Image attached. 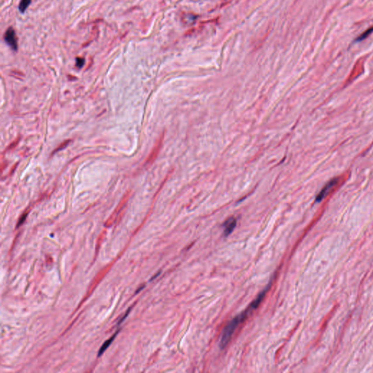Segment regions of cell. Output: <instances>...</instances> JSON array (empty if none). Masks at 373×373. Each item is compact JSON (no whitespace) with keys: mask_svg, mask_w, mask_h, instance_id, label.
Masks as SVG:
<instances>
[{"mask_svg":"<svg viewBox=\"0 0 373 373\" xmlns=\"http://www.w3.org/2000/svg\"><path fill=\"white\" fill-rule=\"evenodd\" d=\"M254 310V309L251 306H249L248 308H247L245 310L241 313L239 315H236L233 319H232L228 323V325L224 328L222 336H221L220 343H219V346H220L221 348H225L228 346V343L230 341L231 338H232L234 332H235V329H237V327L247 318L249 314Z\"/></svg>","mask_w":373,"mask_h":373,"instance_id":"6da1fadb","label":"cell"},{"mask_svg":"<svg viewBox=\"0 0 373 373\" xmlns=\"http://www.w3.org/2000/svg\"><path fill=\"white\" fill-rule=\"evenodd\" d=\"M4 41L11 48L12 50L14 51H16L18 50V42L17 38L15 36V32L13 28H9L6 32L4 33Z\"/></svg>","mask_w":373,"mask_h":373,"instance_id":"7a4b0ae2","label":"cell"},{"mask_svg":"<svg viewBox=\"0 0 373 373\" xmlns=\"http://www.w3.org/2000/svg\"><path fill=\"white\" fill-rule=\"evenodd\" d=\"M236 225L237 221L235 218L231 217L228 219L224 223V235H225V236L227 237L230 235L236 227Z\"/></svg>","mask_w":373,"mask_h":373,"instance_id":"3957f363","label":"cell"},{"mask_svg":"<svg viewBox=\"0 0 373 373\" xmlns=\"http://www.w3.org/2000/svg\"><path fill=\"white\" fill-rule=\"evenodd\" d=\"M337 182V179H332V180L330 181V182H329V183H327V185H326V186L324 187V188H323V190H321V192H320L319 194L318 195V196H317L316 201L317 202L321 201V200H322V199L324 198V197H325L326 195H327V193L329 192V190H331V189L332 188V187L336 185Z\"/></svg>","mask_w":373,"mask_h":373,"instance_id":"277c9868","label":"cell"},{"mask_svg":"<svg viewBox=\"0 0 373 373\" xmlns=\"http://www.w3.org/2000/svg\"><path fill=\"white\" fill-rule=\"evenodd\" d=\"M119 332H120V330H117V331L116 332V333H114V334H113L112 337H111L110 339H109V340H107V341L104 342V344L102 345V346L101 347V348H100L99 351H98V357H100V356H101V355H102L103 353H104V352H105V351L107 350V349L109 347H110V346L112 344V342L114 341V338H115L116 336L117 335V334L119 333Z\"/></svg>","mask_w":373,"mask_h":373,"instance_id":"5b68a950","label":"cell"},{"mask_svg":"<svg viewBox=\"0 0 373 373\" xmlns=\"http://www.w3.org/2000/svg\"><path fill=\"white\" fill-rule=\"evenodd\" d=\"M31 1H32V0H21L18 6L19 11L22 13H24L29 4H31Z\"/></svg>","mask_w":373,"mask_h":373,"instance_id":"8992f818","label":"cell"},{"mask_svg":"<svg viewBox=\"0 0 373 373\" xmlns=\"http://www.w3.org/2000/svg\"><path fill=\"white\" fill-rule=\"evenodd\" d=\"M372 32H373V27L370 28L369 29H367V30L366 32H364V33L362 34H361L360 36H359V37H358L357 39H356V41H358V42H360V41L363 40V39H365V38L369 36V35L370 34L372 33Z\"/></svg>","mask_w":373,"mask_h":373,"instance_id":"52a82bcc","label":"cell"},{"mask_svg":"<svg viewBox=\"0 0 373 373\" xmlns=\"http://www.w3.org/2000/svg\"><path fill=\"white\" fill-rule=\"evenodd\" d=\"M70 142H71V140H66V141H63V142L62 143V144H60V145L58 146V147H57L56 149H55V151L53 152V154H55V152H57L61 151V150H63V149L66 148V147H67V146H68V144H69V143H70Z\"/></svg>","mask_w":373,"mask_h":373,"instance_id":"ba28073f","label":"cell"},{"mask_svg":"<svg viewBox=\"0 0 373 373\" xmlns=\"http://www.w3.org/2000/svg\"><path fill=\"white\" fill-rule=\"evenodd\" d=\"M85 64V59L82 58H76V66L79 69L82 68Z\"/></svg>","mask_w":373,"mask_h":373,"instance_id":"9c48e42d","label":"cell"},{"mask_svg":"<svg viewBox=\"0 0 373 373\" xmlns=\"http://www.w3.org/2000/svg\"><path fill=\"white\" fill-rule=\"evenodd\" d=\"M27 214H28V213H26V214H24L22 215L21 217L20 218V219H19V221H18V225H17V228L20 227V225H21L22 224H23V222H25V220H26V216H27Z\"/></svg>","mask_w":373,"mask_h":373,"instance_id":"30bf717a","label":"cell"},{"mask_svg":"<svg viewBox=\"0 0 373 373\" xmlns=\"http://www.w3.org/2000/svg\"><path fill=\"white\" fill-rule=\"evenodd\" d=\"M130 311H131V308H129V309H128V310H127V312H126V313H125V315H123V318H121V319H120V321H119V322H118V325H119V324H121V323H122V322H123V321H124V320H125V318H126V317H127V316H128V314H129V313H130Z\"/></svg>","mask_w":373,"mask_h":373,"instance_id":"8fae6325","label":"cell"},{"mask_svg":"<svg viewBox=\"0 0 373 373\" xmlns=\"http://www.w3.org/2000/svg\"><path fill=\"white\" fill-rule=\"evenodd\" d=\"M18 141H19V140H18V139L15 140V141L14 142H13L11 144H10V146H9L8 148H7V149H8V150H11L12 148H14V147L16 146V144H17L18 143Z\"/></svg>","mask_w":373,"mask_h":373,"instance_id":"7c38bea8","label":"cell"}]
</instances>
